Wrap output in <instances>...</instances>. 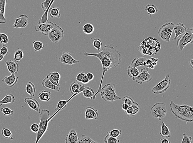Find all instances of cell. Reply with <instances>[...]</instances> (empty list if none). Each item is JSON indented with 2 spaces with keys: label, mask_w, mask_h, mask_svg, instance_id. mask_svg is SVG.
Returning a JSON list of instances; mask_svg holds the SVG:
<instances>
[{
  "label": "cell",
  "mask_w": 193,
  "mask_h": 143,
  "mask_svg": "<svg viewBox=\"0 0 193 143\" xmlns=\"http://www.w3.org/2000/svg\"><path fill=\"white\" fill-rule=\"evenodd\" d=\"M31 130L32 132L35 133H37L39 129V126L37 123H33L30 127Z\"/></svg>",
  "instance_id": "c3c4849f"
},
{
  "label": "cell",
  "mask_w": 193,
  "mask_h": 143,
  "mask_svg": "<svg viewBox=\"0 0 193 143\" xmlns=\"http://www.w3.org/2000/svg\"><path fill=\"white\" fill-rule=\"evenodd\" d=\"M52 92L50 91L43 90L40 92L38 95V98L42 101L48 102L51 99V94Z\"/></svg>",
  "instance_id": "cb8c5ba5"
},
{
  "label": "cell",
  "mask_w": 193,
  "mask_h": 143,
  "mask_svg": "<svg viewBox=\"0 0 193 143\" xmlns=\"http://www.w3.org/2000/svg\"><path fill=\"white\" fill-rule=\"evenodd\" d=\"M110 136L118 139L122 135V130L120 129H114L107 133Z\"/></svg>",
  "instance_id": "ab89813d"
},
{
  "label": "cell",
  "mask_w": 193,
  "mask_h": 143,
  "mask_svg": "<svg viewBox=\"0 0 193 143\" xmlns=\"http://www.w3.org/2000/svg\"><path fill=\"white\" fill-rule=\"evenodd\" d=\"M8 47L6 44H3L2 47L0 50V54L4 56H6L8 54Z\"/></svg>",
  "instance_id": "7dc6e473"
},
{
  "label": "cell",
  "mask_w": 193,
  "mask_h": 143,
  "mask_svg": "<svg viewBox=\"0 0 193 143\" xmlns=\"http://www.w3.org/2000/svg\"><path fill=\"white\" fill-rule=\"evenodd\" d=\"M39 129L37 133L36 143L38 142L48 130V123L50 120V111L48 109H42L40 114Z\"/></svg>",
  "instance_id": "3957f363"
},
{
  "label": "cell",
  "mask_w": 193,
  "mask_h": 143,
  "mask_svg": "<svg viewBox=\"0 0 193 143\" xmlns=\"http://www.w3.org/2000/svg\"><path fill=\"white\" fill-rule=\"evenodd\" d=\"M174 25L172 22H170L164 24L160 28L158 34L162 40L167 42H170Z\"/></svg>",
  "instance_id": "52a82bcc"
},
{
  "label": "cell",
  "mask_w": 193,
  "mask_h": 143,
  "mask_svg": "<svg viewBox=\"0 0 193 143\" xmlns=\"http://www.w3.org/2000/svg\"><path fill=\"white\" fill-rule=\"evenodd\" d=\"M189 64L190 66L192 68H193V59H192L189 58Z\"/></svg>",
  "instance_id": "680465c9"
},
{
  "label": "cell",
  "mask_w": 193,
  "mask_h": 143,
  "mask_svg": "<svg viewBox=\"0 0 193 143\" xmlns=\"http://www.w3.org/2000/svg\"><path fill=\"white\" fill-rule=\"evenodd\" d=\"M82 92L84 96L88 99H92L95 94L93 89L89 87H85Z\"/></svg>",
  "instance_id": "4316f807"
},
{
  "label": "cell",
  "mask_w": 193,
  "mask_h": 143,
  "mask_svg": "<svg viewBox=\"0 0 193 143\" xmlns=\"http://www.w3.org/2000/svg\"><path fill=\"white\" fill-rule=\"evenodd\" d=\"M68 102V100H58L55 110L58 111V110L63 109L66 107L67 104Z\"/></svg>",
  "instance_id": "f35d334b"
},
{
  "label": "cell",
  "mask_w": 193,
  "mask_h": 143,
  "mask_svg": "<svg viewBox=\"0 0 193 143\" xmlns=\"http://www.w3.org/2000/svg\"><path fill=\"white\" fill-rule=\"evenodd\" d=\"M54 25V23L52 22L38 24L36 25L35 30L36 31L41 32L43 35H48Z\"/></svg>",
  "instance_id": "8fae6325"
},
{
  "label": "cell",
  "mask_w": 193,
  "mask_h": 143,
  "mask_svg": "<svg viewBox=\"0 0 193 143\" xmlns=\"http://www.w3.org/2000/svg\"><path fill=\"white\" fill-rule=\"evenodd\" d=\"M145 10L147 12L148 15L150 16L156 14L158 11V9L157 6L152 4L147 5L145 7Z\"/></svg>",
  "instance_id": "4dcf8cb0"
},
{
  "label": "cell",
  "mask_w": 193,
  "mask_h": 143,
  "mask_svg": "<svg viewBox=\"0 0 193 143\" xmlns=\"http://www.w3.org/2000/svg\"><path fill=\"white\" fill-rule=\"evenodd\" d=\"M86 76L87 77V78H88L89 80L90 81H92L93 80V79H94V75L92 73L89 72L87 73V74H86Z\"/></svg>",
  "instance_id": "db71d44e"
},
{
  "label": "cell",
  "mask_w": 193,
  "mask_h": 143,
  "mask_svg": "<svg viewBox=\"0 0 193 143\" xmlns=\"http://www.w3.org/2000/svg\"><path fill=\"white\" fill-rule=\"evenodd\" d=\"M64 34V31L62 28L54 23V27L48 34V36L51 41L57 44L63 38Z\"/></svg>",
  "instance_id": "ba28073f"
},
{
  "label": "cell",
  "mask_w": 193,
  "mask_h": 143,
  "mask_svg": "<svg viewBox=\"0 0 193 143\" xmlns=\"http://www.w3.org/2000/svg\"><path fill=\"white\" fill-rule=\"evenodd\" d=\"M42 86L45 88H48L54 90L56 92H59L60 90V87L54 85L50 82L48 78V75L43 80L42 83Z\"/></svg>",
  "instance_id": "7402d4cb"
},
{
  "label": "cell",
  "mask_w": 193,
  "mask_h": 143,
  "mask_svg": "<svg viewBox=\"0 0 193 143\" xmlns=\"http://www.w3.org/2000/svg\"><path fill=\"white\" fill-rule=\"evenodd\" d=\"M85 118L87 120H97L98 118V111L92 107H87L85 109Z\"/></svg>",
  "instance_id": "9a60e30c"
},
{
  "label": "cell",
  "mask_w": 193,
  "mask_h": 143,
  "mask_svg": "<svg viewBox=\"0 0 193 143\" xmlns=\"http://www.w3.org/2000/svg\"><path fill=\"white\" fill-rule=\"evenodd\" d=\"M85 87L84 85L74 81L70 85V91L73 95H76L82 92Z\"/></svg>",
  "instance_id": "d6986e66"
},
{
  "label": "cell",
  "mask_w": 193,
  "mask_h": 143,
  "mask_svg": "<svg viewBox=\"0 0 193 143\" xmlns=\"http://www.w3.org/2000/svg\"><path fill=\"white\" fill-rule=\"evenodd\" d=\"M4 56L2 54H0V62L4 59Z\"/></svg>",
  "instance_id": "91938a15"
},
{
  "label": "cell",
  "mask_w": 193,
  "mask_h": 143,
  "mask_svg": "<svg viewBox=\"0 0 193 143\" xmlns=\"http://www.w3.org/2000/svg\"><path fill=\"white\" fill-rule=\"evenodd\" d=\"M104 142L105 143H118L120 142V140L110 136L107 134L104 139Z\"/></svg>",
  "instance_id": "74e56055"
},
{
  "label": "cell",
  "mask_w": 193,
  "mask_h": 143,
  "mask_svg": "<svg viewBox=\"0 0 193 143\" xmlns=\"http://www.w3.org/2000/svg\"><path fill=\"white\" fill-rule=\"evenodd\" d=\"M24 101L25 103L28 105L31 109L40 114L41 110L40 104L36 100L32 97H26Z\"/></svg>",
  "instance_id": "5bb4252c"
},
{
  "label": "cell",
  "mask_w": 193,
  "mask_h": 143,
  "mask_svg": "<svg viewBox=\"0 0 193 143\" xmlns=\"http://www.w3.org/2000/svg\"><path fill=\"white\" fill-rule=\"evenodd\" d=\"M131 106L133 109V113L131 116V117H133V116H135L139 112L140 110V107L137 102L134 101Z\"/></svg>",
  "instance_id": "7bdbcfd3"
},
{
  "label": "cell",
  "mask_w": 193,
  "mask_h": 143,
  "mask_svg": "<svg viewBox=\"0 0 193 143\" xmlns=\"http://www.w3.org/2000/svg\"><path fill=\"white\" fill-rule=\"evenodd\" d=\"M83 32L85 34L90 35L93 33L94 32V28L91 24L87 23L83 26Z\"/></svg>",
  "instance_id": "1f68e13d"
},
{
  "label": "cell",
  "mask_w": 193,
  "mask_h": 143,
  "mask_svg": "<svg viewBox=\"0 0 193 143\" xmlns=\"http://www.w3.org/2000/svg\"><path fill=\"white\" fill-rule=\"evenodd\" d=\"M7 69L11 74H16L19 72V66L15 60H9L5 61Z\"/></svg>",
  "instance_id": "2e32d148"
},
{
  "label": "cell",
  "mask_w": 193,
  "mask_h": 143,
  "mask_svg": "<svg viewBox=\"0 0 193 143\" xmlns=\"http://www.w3.org/2000/svg\"><path fill=\"white\" fill-rule=\"evenodd\" d=\"M160 135L162 138H168L171 136V132L168 128V127L165 124L164 121H162L161 131L160 132Z\"/></svg>",
  "instance_id": "603a6c76"
},
{
  "label": "cell",
  "mask_w": 193,
  "mask_h": 143,
  "mask_svg": "<svg viewBox=\"0 0 193 143\" xmlns=\"http://www.w3.org/2000/svg\"><path fill=\"white\" fill-rule=\"evenodd\" d=\"M167 112L166 104L162 102L156 103L152 107L150 111L152 116L160 121L166 116Z\"/></svg>",
  "instance_id": "8992f818"
},
{
  "label": "cell",
  "mask_w": 193,
  "mask_h": 143,
  "mask_svg": "<svg viewBox=\"0 0 193 143\" xmlns=\"http://www.w3.org/2000/svg\"><path fill=\"white\" fill-rule=\"evenodd\" d=\"M89 81H89L88 78H87L86 75L85 74L84 77H83V80L81 81V83H83V84H87V83H89Z\"/></svg>",
  "instance_id": "f5cc1de1"
},
{
  "label": "cell",
  "mask_w": 193,
  "mask_h": 143,
  "mask_svg": "<svg viewBox=\"0 0 193 143\" xmlns=\"http://www.w3.org/2000/svg\"><path fill=\"white\" fill-rule=\"evenodd\" d=\"M84 54L85 56H93L97 57L100 60L102 65V77L98 90L92 99L94 100L96 95L100 92L102 87L105 74L110 69L115 68L118 66L121 62V54L120 52L110 45L104 46L102 51L98 53H90L85 52Z\"/></svg>",
  "instance_id": "6da1fadb"
},
{
  "label": "cell",
  "mask_w": 193,
  "mask_h": 143,
  "mask_svg": "<svg viewBox=\"0 0 193 143\" xmlns=\"http://www.w3.org/2000/svg\"><path fill=\"white\" fill-rule=\"evenodd\" d=\"M152 78V76L149 73L148 69L143 68L142 69L138 76L133 80L138 84H142L143 83H148L151 81Z\"/></svg>",
  "instance_id": "30bf717a"
},
{
  "label": "cell",
  "mask_w": 193,
  "mask_h": 143,
  "mask_svg": "<svg viewBox=\"0 0 193 143\" xmlns=\"http://www.w3.org/2000/svg\"><path fill=\"white\" fill-rule=\"evenodd\" d=\"M129 106L128 105H127V104L124 103L122 105V109L124 111H126L129 107Z\"/></svg>",
  "instance_id": "6f0895ef"
},
{
  "label": "cell",
  "mask_w": 193,
  "mask_h": 143,
  "mask_svg": "<svg viewBox=\"0 0 193 143\" xmlns=\"http://www.w3.org/2000/svg\"><path fill=\"white\" fill-rule=\"evenodd\" d=\"M0 111L5 116H11L14 115V112L9 108H1L0 109Z\"/></svg>",
  "instance_id": "60d3db41"
},
{
  "label": "cell",
  "mask_w": 193,
  "mask_h": 143,
  "mask_svg": "<svg viewBox=\"0 0 193 143\" xmlns=\"http://www.w3.org/2000/svg\"><path fill=\"white\" fill-rule=\"evenodd\" d=\"M187 29V27L182 23H179L174 24L173 30L175 33V36L172 40H175L181 35L184 34L186 31Z\"/></svg>",
  "instance_id": "e0dca14e"
},
{
  "label": "cell",
  "mask_w": 193,
  "mask_h": 143,
  "mask_svg": "<svg viewBox=\"0 0 193 143\" xmlns=\"http://www.w3.org/2000/svg\"><path fill=\"white\" fill-rule=\"evenodd\" d=\"M169 77L170 76L169 74L166 75L164 80L152 88V92L156 94H161L166 92L170 85V80L169 79Z\"/></svg>",
  "instance_id": "9c48e42d"
},
{
  "label": "cell",
  "mask_w": 193,
  "mask_h": 143,
  "mask_svg": "<svg viewBox=\"0 0 193 143\" xmlns=\"http://www.w3.org/2000/svg\"><path fill=\"white\" fill-rule=\"evenodd\" d=\"M192 137L189 136L187 134L184 133L182 143H192Z\"/></svg>",
  "instance_id": "ee69618b"
},
{
  "label": "cell",
  "mask_w": 193,
  "mask_h": 143,
  "mask_svg": "<svg viewBox=\"0 0 193 143\" xmlns=\"http://www.w3.org/2000/svg\"><path fill=\"white\" fill-rule=\"evenodd\" d=\"M193 29L192 28L187 29L186 31L182 36L179 38L177 41V45L179 50L182 52L184 47L189 44H193Z\"/></svg>",
  "instance_id": "5b68a950"
},
{
  "label": "cell",
  "mask_w": 193,
  "mask_h": 143,
  "mask_svg": "<svg viewBox=\"0 0 193 143\" xmlns=\"http://www.w3.org/2000/svg\"><path fill=\"white\" fill-rule=\"evenodd\" d=\"M170 110L176 118L187 122L193 121V108L187 104L179 105L171 101L170 104Z\"/></svg>",
  "instance_id": "7a4b0ae2"
},
{
  "label": "cell",
  "mask_w": 193,
  "mask_h": 143,
  "mask_svg": "<svg viewBox=\"0 0 193 143\" xmlns=\"http://www.w3.org/2000/svg\"><path fill=\"white\" fill-rule=\"evenodd\" d=\"M125 113L128 117H131L133 112V109L131 106H129L127 109L125 111Z\"/></svg>",
  "instance_id": "f907efd6"
},
{
  "label": "cell",
  "mask_w": 193,
  "mask_h": 143,
  "mask_svg": "<svg viewBox=\"0 0 193 143\" xmlns=\"http://www.w3.org/2000/svg\"><path fill=\"white\" fill-rule=\"evenodd\" d=\"M115 85L108 83L101 87L100 92L101 97L105 101L113 102L122 99V97L117 95L115 91Z\"/></svg>",
  "instance_id": "277c9868"
},
{
  "label": "cell",
  "mask_w": 193,
  "mask_h": 143,
  "mask_svg": "<svg viewBox=\"0 0 193 143\" xmlns=\"http://www.w3.org/2000/svg\"><path fill=\"white\" fill-rule=\"evenodd\" d=\"M24 54L23 50L21 49H18L15 51L14 55V60L17 62L21 61L23 58Z\"/></svg>",
  "instance_id": "e575fe53"
},
{
  "label": "cell",
  "mask_w": 193,
  "mask_h": 143,
  "mask_svg": "<svg viewBox=\"0 0 193 143\" xmlns=\"http://www.w3.org/2000/svg\"><path fill=\"white\" fill-rule=\"evenodd\" d=\"M26 91L31 97H34L35 95L36 87L33 83L31 81H28L26 86Z\"/></svg>",
  "instance_id": "484cf974"
},
{
  "label": "cell",
  "mask_w": 193,
  "mask_h": 143,
  "mask_svg": "<svg viewBox=\"0 0 193 143\" xmlns=\"http://www.w3.org/2000/svg\"><path fill=\"white\" fill-rule=\"evenodd\" d=\"M28 24V16L26 15H21L15 19L13 27L19 29L26 28Z\"/></svg>",
  "instance_id": "4fadbf2b"
},
{
  "label": "cell",
  "mask_w": 193,
  "mask_h": 143,
  "mask_svg": "<svg viewBox=\"0 0 193 143\" xmlns=\"http://www.w3.org/2000/svg\"><path fill=\"white\" fill-rule=\"evenodd\" d=\"M78 143H95V141H93L90 137L83 135L79 139Z\"/></svg>",
  "instance_id": "d590c367"
},
{
  "label": "cell",
  "mask_w": 193,
  "mask_h": 143,
  "mask_svg": "<svg viewBox=\"0 0 193 143\" xmlns=\"http://www.w3.org/2000/svg\"><path fill=\"white\" fill-rule=\"evenodd\" d=\"M127 74L131 79L133 80L139 74V71L137 68L132 67L129 66L127 67Z\"/></svg>",
  "instance_id": "83f0119b"
},
{
  "label": "cell",
  "mask_w": 193,
  "mask_h": 143,
  "mask_svg": "<svg viewBox=\"0 0 193 143\" xmlns=\"http://www.w3.org/2000/svg\"><path fill=\"white\" fill-rule=\"evenodd\" d=\"M85 75V73L84 72H81L79 73L77 75L76 80L77 81L79 82H81L82 80H83V77Z\"/></svg>",
  "instance_id": "681fc988"
},
{
  "label": "cell",
  "mask_w": 193,
  "mask_h": 143,
  "mask_svg": "<svg viewBox=\"0 0 193 143\" xmlns=\"http://www.w3.org/2000/svg\"><path fill=\"white\" fill-rule=\"evenodd\" d=\"M92 44L94 48L98 50V52H100L103 44L101 39L98 38H95L92 41Z\"/></svg>",
  "instance_id": "8d00e7d4"
},
{
  "label": "cell",
  "mask_w": 193,
  "mask_h": 143,
  "mask_svg": "<svg viewBox=\"0 0 193 143\" xmlns=\"http://www.w3.org/2000/svg\"><path fill=\"white\" fill-rule=\"evenodd\" d=\"M7 1L8 0H0V24H5L6 22L5 13Z\"/></svg>",
  "instance_id": "ffe728a7"
},
{
  "label": "cell",
  "mask_w": 193,
  "mask_h": 143,
  "mask_svg": "<svg viewBox=\"0 0 193 143\" xmlns=\"http://www.w3.org/2000/svg\"><path fill=\"white\" fill-rule=\"evenodd\" d=\"M9 38L6 34L0 31V43L2 44H6L9 43Z\"/></svg>",
  "instance_id": "b9f144b4"
},
{
  "label": "cell",
  "mask_w": 193,
  "mask_h": 143,
  "mask_svg": "<svg viewBox=\"0 0 193 143\" xmlns=\"http://www.w3.org/2000/svg\"><path fill=\"white\" fill-rule=\"evenodd\" d=\"M147 59L144 57H139L134 59L131 62L130 66L132 67L137 68L143 66L144 62Z\"/></svg>",
  "instance_id": "f1b7e54d"
},
{
  "label": "cell",
  "mask_w": 193,
  "mask_h": 143,
  "mask_svg": "<svg viewBox=\"0 0 193 143\" xmlns=\"http://www.w3.org/2000/svg\"><path fill=\"white\" fill-rule=\"evenodd\" d=\"M48 13L50 14V17L52 18H60L61 15L60 9L58 7L52 8L50 7L48 11Z\"/></svg>",
  "instance_id": "f546056e"
},
{
  "label": "cell",
  "mask_w": 193,
  "mask_h": 143,
  "mask_svg": "<svg viewBox=\"0 0 193 143\" xmlns=\"http://www.w3.org/2000/svg\"><path fill=\"white\" fill-rule=\"evenodd\" d=\"M66 143H77L79 140L78 134L75 129H71L65 139Z\"/></svg>",
  "instance_id": "44dd1931"
},
{
  "label": "cell",
  "mask_w": 193,
  "mask_h": 143,
  "mask_svg": "<svg viewBox=\"0 0 193 143\" xmlns=\"http://www.w3.org/2000/svg\"><path fill=\"white\" fill-rule=\"evenodd\" d=\"M161 142L162 143H170V142L166 138H162L161 139Z\"/></svg>",
  "instance_id": "9f6ffc18"
},
{
  "label": "cell",
  "mask_w": 193,
  "mask_h": 143,
  "mask_svg": "<svg viewBox=\"0 0 193 143\" xmlns=\"http://www.w3.org/2000/svg\"><path fill=\"white\" fill-rule=\"evenodd\" d=\"M18 77L15 74H11L9 77H5L2 80V82L9 87H12L17 83Z\"/></svg>",
  "instance_id": "ac0fdd59"
},
{
  "label": "cell",
  "mask_w": 193,
  "mask_h": 143,
  "mask_svg": "<svg viewBox=\"0 0 193 143\" xmlns=\"http://www.w3.org/2000/svg\"><path fill=\"white\" fill-rule=\"evenodd\" d=\"M33 46L35 52L41 51L45 47L44 44L42 42L37 40H36L33 42Z\"/></svg>",
  "instance_id": "836d02e7"
},
{
  "label": "cell",
  "mask_w": 193,
  "mask_h": 143,
  "mask_svg": "<svg viewBox=\"0 0 193 143\" xmlns=\"http://www.w3.org/2000/svg\"><path fill=\"white\" fill-rule=\"evenodd\" d=\"M151 59L152 60V65L154 66L157 65V61H158V59L157 58H153V57H152Z\"/></svg>",
  "instance_id": "11a10c76"
},
{
  "label": "cell",
  "mask_w": 193,
  "mask_h": 143,
  "mask_svg": "<svg viewBox=\"0 0 193 143\" xmlns=\"http://www.w3.org/2000/svg\"><path fill=\"white\" fill-rule=\"evenodd\" d=\"M123 101L124 103L127 104L129 106H131L133 104L134 100L133 99L128 96H126L124 97L123 99Z\"/></svg>",
  "instance_id": "bcb514c9"
},
{
  "label": "cell",
  "mask_w": 193,
  "mask_h": 143,
  "mask_svg": "<svg viewBox=\"0 0 193 143\" xmlns=\"http://www.w3.org/2000/svg\"><path fill=\"white\" fill-rule=\"evenodd\" d=\"M50 77L51 79L55 81H59L61 79V75L59 73L57 72H53L49 74Z\"/></svg>",
  "instance_id": "f6af8a7d"
},
{
  "label": "cell",
  "mask_w": 193,
  "mask_h": 143,
  "mask_svg": "<svg viewBox=\"0 0 193 143\" xmlns=\"http://www.w3.org/2000/svg\"><path fill=\"white\" fill-rule=\"evenodd\" d=\"M15 101V97L13 94H7L2 99L0 100V107L6 104L13 103Z\"/></svg>",
  "instance_id": "d4e9b609"
},
{
  "label": "cell",
  "mask_w": 193,
  "mask_h": 143,
  "mask_svg": "<svg viewBox=\"0 0 193 143\" xmlns=\"http://www.w3.org/2000/svg\"><path fill=\"white\" fill-rule=\"evenodd\" d=\"M48 78H49V80L50 81L51 83H53L54 85H56V86H58V87H60V83H59V81H55V80H52L50 78V74H48Z\"/></svg>",
  "instance_id": "816d5d0a"
},
{
  "label": "cell",
  "mask_w": 193,
  "mask_h": 143,
  "mask_svg": "<svg viewBox=\"0 0 193 143\" xmlns=\"http://www.w3.org/2000/svg\"><path fill=\"white\" fill-rule=\"evenodd\" d=\"M1 134L2 136L5 138L13 140V133L9 129L6 128V127L3 128L1 130Z\"/></svg>",
  "instance_id": "d6a6232c"
},
{
  "label": "cell",
  "mask_w": 193,
  "mask_h": 143,
  "mask_svg": "<svg viewBox=\"0 0 193 143\" xmlns=\"http://www.w3.org/2000/svg\"><path fill=\"white\" fill-rule=\"evenodd\" d=\"M58 61L63 64L70 65L79 63V61L76 60L73 58L71 53L68 52H63L62 55L60 58L58 59Z\"/></svg>",
  "instance_id": "7c38bea8"
}]
</instances>
